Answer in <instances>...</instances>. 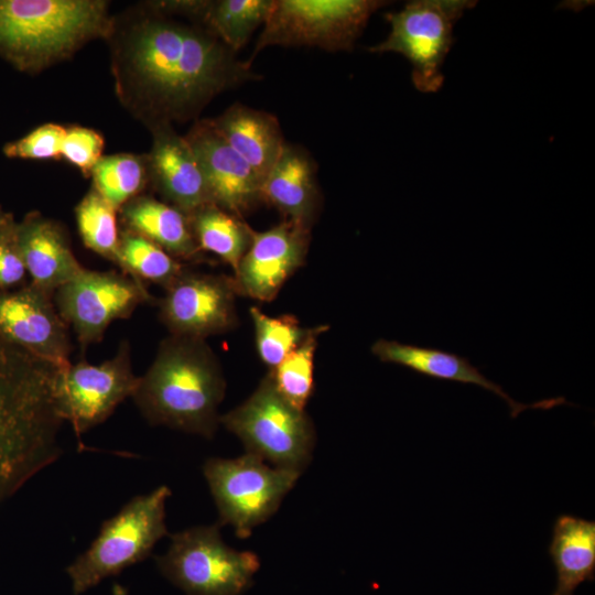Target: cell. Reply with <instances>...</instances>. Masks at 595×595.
Masks as SVG:
<instances>
[{"instance_id":"obj_22","label":"cell","mask_w":595,"mask_h":595,"mask_svg":"<svg viewBox=\"0 0 595 595\" xmlns=\"http://www.w3.org/2000/svg\"><path fill=\"white\" fill-rule=\"evenodd\" d=\"M119 210L127 229L156 244L174 258L192 260L199 255L188 216L178 208L139 195Z\"/></svg>"},{"instance_id":"obj_7","label":"cell","mask_w":595,"mask_h":595,"mask_svg":"<svg viewBox=\"0 0 595 595\" xmlns=\"http://www.w3.org/2000/svg\"><path fill=\"white\" fill-rule=\"evenodd\" d=\"M383 0H273L253 51L268 46L351 51L370 17L388 6Z\"/></svg>"},{"instance_id":"obj_6","label":"cell","mask_w":595,"mask_h":595,"mask_svg":"<svg viewBox=\"0 0 595 595\" xmlns=\"http://www.w3.org/2000/svg\"><path fill=\"white\" fill-rule=\"evenodd\" d=\"M252 454L278 468L302 474L313 457L316 435L305 412L275 389L269 372L252 394L219 418Z\"/></svg>"},{"instance_id":"obj_23","label":"cell","mask_w":595,"mask_h":595,"mask_svg":"<svg viewBox=\"0 0 595 595\" xmlns=\"http://www.w3.org/2000/svg\"><path fill=\"white\" fill-rule=\"evenodd\" d=\"M549 554L556 572L552 595H574L595 580V521L560 515L553 526Z\"/></svg>"},{"instance_id":"obj_4","label":"cell","mask_w":595,"mask_h":595,"mask_svg":"<svg viewBox=\"0 0 595 595\" xmlns=\"http://www.w3.org/2000/svg\"><path fill=\"white\" fill-rule=\"evenodd\" d=\"M113 31L101 0H0V56L36 73Z\"/></svg>"},{"instance_id":"obj_32","label":"cell","mask_w":595,"mask_h":595,"mask_svg":"<svg viewBox=\"0 0 595 595\" xmlns=\"http://www.w3.org/2000/svg\"><path fill=\"white\" fill-rule=\"evenodd\" d=\"M104 138L97 131L73 126L66 128L62 158L79 169L85 175L91 173L102 156Z\"/></svg>"},{"instance_id":"obj_3","label":"cell","mask_w":595,"mask_h":595,"mask_svg":"<svg viewBox=\"0 0 595 595\" xmlns=\"http://www.w3.org/2000/svg\"><path fill=\"white\" fill-rule=\"evenodd\" d=\"M225 390L221 367L205 339L170 334L131 398L150 424L212 439Z\"/></svg>"},{"instance_id":"obj_31","label":"cell","mask_w":595,"mask_h":595,"mask_svg":"<svg viewBox=\"0 0 595 595\" xmlns=\"http://www.w3.org/2000/svg\"><path fill=\"white\" fill-rule=\"evenodd\" d=\"M66 128L56 123L36 127L24 137L9 142L3 153L11 159L47 160L62 158Z\"/></svg>"},{"instance_id":"obj_14","label":"cell","mask_w":595,"mask_h":595,"mask_svg":"<svg viewBox=\"0 0 595 595\" xmlns=\"http://www.w3.org/2000/svg\"><path fill=\"white\" fill-rule=\"evenodd\" d=\"M54 293L33 283L0 290V336L43 359L69 363V327L57 312Z\"/></svg>"},{"instance_id":"obj_10","label":"cell","mask_w":595,"mask_h":595,"mask_svg":"<svg viewBox=\"0 0 595 595\" xmlns=\"http://www.w3.org/2000/svg\"><path fill=\"white\" fill-rule=\"evenodd\" d=\"M476 3L473 0L410 1L402 9L385 14L390 32L368 51L403 55L412 66L414 87L421 93H436L444 83L442 66L454 42V25Z\"/></svg>"},{"instance_id":"obj_16","label":"cell","mask_w":595,"mask_h":595,"mask_svg":"<svg viewBox=\"0 0 595 595\" xmlns=\"http://www.w3.org/2000/svg\"><path fill=\"white\" fill-rule=\"evenodd\" d=\"M184 137L197 159L210 203L242 218L261 202V180L212 119L196 121Z\"/></svg>"},{"instance_id":"obj_20","label":"cell","mask_w":595,"mask_h":595,"mask_svg":"<svg viewBox=\"0 0 595 595\" xmlns=\"http://www.w3.org/2000/svg\"><path fill=\"white\" fill-rule=\"evenodd\" d=\"M261 202L284 219L312 227L321 203L316 163L302 147L285 142L261 184Z\"/></svg>"},{"instance_id":"obj_30","label":"cell","mask_w":595,"mask_h":595,"mask_svg":"<svg viewBox=\"0 0 595 595\" xmlns=\"http://www.w3.org/2000/svg\"><path fill=\"white\" fill-rule=\"evenodd\" d=\"M256 345L261 360L275 368L305 338L309 329L291 315L269 316L258 307L250 309Z\"/></svg>"},{"instance_id":"obj_25","label":"cell","mask_w":595,"mask_h":595,"mask_svg":"<svg viewBox=\"0 0 595 595\" xmlns=\"http://www.w3.org/2000/svg\"><path fill=\"white\" fill-rule=\"evenodd\" d=\"M273 0L208 1L201 25L237 53L263 25Z\"/></svg>"},{"instance_id":"obj_18","label":"cell","mask_w":595,"mask_h":595,"mask_svg":"<svg viewBox=\"0 0 595 595\" xmlns=\"http://www.w3.org/2000/svg\"><path fill=\"white\" fill-rule=\"evenodd\" d=\"M151 128L150 182L167 204L188 216L210 203L197 159L185 137L177 134L171 125Z\"/></svg>"},{"instance_id":"obj_29","label":"cell","mask_w":595,"mask_h":595,"mask_svg":"<svg viewBox=\"0 0 595 595\" xmlns=\"http://www.w3.org/2000/svg\"><path fill=\"white\" fill-rule=\"evenodd\" d=\"M325 328H310L301 344L270 371L278 392L300 410H305L314 391V355Z\"/></svg>"},{"instance_id":"obj_27","label":"cell","mask_w":595,"mask_h":595,"mask_svg":"<svg viewBox=\"0 0 595 595\" xmlns=\"http://www.w3.org/2000/svg\"><path fill=\"white\" fill-rule=\"evenodd\" d=\"M90 174L93 187L119 210L150 182L149 159L131 153L101 156Z\"/></svg>"},{"instance_id":"obj_33","label":"cell","mask_w":595,"mask_h":595,"mask_svg":"<svg viewBox=\"0 0 595 595\" xmlns=\"http://www.w3.org/2000/svg\"><path fill=\"white\" fill-rule=\"evenodd\" d=\"M13 217L8 214L0 226V290H9L20 283L26 268L18 248Z\"/></svg>"},{"instance_id":"obj_17","label":"cell","mask_w":595,"mask_h":595,"mask_svg":"<svg viewBox=\"0 0 595 595\" xmlns=\"http://www.w3.org/2000/svg\"><path fill=\"white\" fill-rule=\"evenodd\" d=\"M380 361L396 364L425 377L478 386L502 399L517 418L526 409L550 410L567 403L563 397L543 399L530 404L517 402L498 383L489 380L469 359L433 347L402 344L397 340L378 339L371 348Z\"/></svg>"},{"instance_id":"obj_5","label":"cell","mask_w":595,"mask_h":595,"mask_svg":"<svg viewBox=\"0 0 595 595\" xmlns=\"http://www.w3.org/2000/svg\"><path fill=\"white\" fill-rule=\"evenodd\" d=\"M171 494L162 485L149 494L134 496L102 522L89 548L66 569L75 595L152 553L156 542L167 534L165 504Z\"/></svg>"},{"instance_id":"obj_26","label":"cell","mask_w":595,"mask_h":595,"mask_svg":"<svg viewBox=\"0 0 595 595\" xmlns=\"http://www.w3.org/2000/svg\"><path fill=\"white\" fill-rule=\"evenodd\" d=\"M120 271L138 282L150 281L166 289L182 272V263L145 237L127 228L119 231Z\"/></svg>"},{"instance_id":"obj_11","label":"cell","mask_w":595,"mask_h":595,"mask_svg":"<svg viewBox=\"0 0 595 595\" xmlns=\"http://www.w3.org/2000/svg\"><path fill=\"white\" fill-rule=\"evenodd\" d=\"M54 304L63 321L73 328L84 350L102 340L116 320L129 318L143 303L153 302L145 283L121 271L84 269L55 290Z\"/></svg>"},{"instance_id":"obj_15","label":"cell","mask_w":595,"mask_h":595,"mask_svg":"<svg viewBox=\"0 0 595 595\" xmlns=\"http://www.w3.org/2000/svg\"><path fill=\"white\" fill-rule=\"evenodd\" d=\"M310 237L311 228L288 219L264 231L252 229L251 244L235 272L237 292L273 300L304 263Z\"/></svg>"},{"instance_id":"obj_12","label":"cell","mask_w":595,"mask_h":595,"mask_svg":"<svg viewBox=\"0 0 595 595\" xmlns=\"http://www.w3.org/2000/svg\"><path fill=\"white\" fill-rule=\"evenodd\" d=\"M138 382L128 340H122L116 355L99 365L85 359L68 363L58 387L62 418L80 441L82 434L105 422L125 399L132 397Z\"/></svg>"},{"instance_id":"obj_9","label":"cell","mask_w":595,"mask_h":595,"mask_svg":"<svg viewBox=\"0 0 595 595\" xmlns=\"http://www.w3.org/2000/svg\"><path fill=\"white\" fill-rule=\"evenodd\" d=\"M203 474L217 507V523L231 526L240 539L249 538L278 511L301 475L270 466L249 453L236 458H208Z\"/></svg>"},{"instance_id":"obj_24","label":"cell","mask_w":595,"mask_h":595,"mask_svg":"<svg viewBox=\"0 0 595 595\" xmlns=\"http://www.w3.org/2000/svg\"><path fill=\"white\" fill-rule=\"evenodd\" d=\"M188 219L199 250L215 253L236 272L251 244L252 229L213 203L195 209Z\"/></svg>"},{"instance_id":"obj_2","label":"cell","mask_w":595,"mask_h":595,"mask_svg":"<svg viewBox=\"0 0 595 595\" xmlns=\"http://www.w3.org/2000/svg\"><path fill=\"white\" fill-rule=\"evenodd\" d=\"M67 364L37 357L0 336V501L62 454L58 387Z\"/></svg>"},{"instance_id":"obj_19","label":"cell","mask_w":595,"mask_h":595,"mask_svg":"<svg viewBox=\"0 0 595 595\" xmlns=\"http://www.w3.org/2000/svg\"><path fill=\"white\" fill-rule=\"evenodd\" d=\"M15 237L31 283L54 293L85 268L72 251L62 226L40 213H31L17 223Z\"/></svg>"},{"instance_id":"obj_13","label":"cell","mask_w":595,"mask_h":595,"mask_svg":"<svg viewBox=\"0 0 595 595\" xmlns=\"http://www.w3.org/2000/svg\"><path fill=\"white\" fill-rule=\"evenodd\" d=\"M236 292L227 277L183 270L165 289L160 318L171 335L206 339L236 325Z\"/></svg>"},{"instance_id":"obj_8","label":"cell","mask_w":595,"mask_h":595,"mask_svg":"<svg viewBox=\"0 0 595 595\" xmlns=\"http://www.w3.org/2000/svg\"><path fill=\"white\" fill-rule=\"evenodd\" d=\"M220 526H198L171 536L166 552L156 555L161 574L186 595H241L253 583L260 561L221 539Z\"/></svg>"},{"instance_id":"obj_1","label":"cell","mask_w":595,"mask_h":595,"mask_svg":"<svg viewBox=\"0 0 595 595\" xmlns=\"http://www.w3.org/2000/svg\"><path fill=\"white\" fill-rule=\"evenodd\" d=\"M117 45L118 91L151 125L197 117L223 91L262 79L202 25L151 13Z\"/></svg>"},{"instance_id":"obj_34","label":"cell","mask_w":595,"mask_h":595,"mask_svg":"<svg viewBox=\"0 0 595 595\" xmlns=\"http://www.w3.org/2000/svg\"><path fill=\"white\" fill-rule=\"evenodd\" d=\"M4 221V220H3ZM1 226V225H0Z\"/></svg>"},{"instance_id":"obj_28","label":"cell","mask_w":595,"mask_h":595,"mask_svg":"<svg viewBox=\"0 0 595 595\" xmlns=\"http://www.w3.org/2000/svg\"><path fill=\"white\" fill-rule=\"evenodd\" d=\"M117 209L94 187L75 207L77 228L84 245L119 267Z\"/></svg>"},{"instance_id":"obj_21","label":"cell","mask_w":595,"mask_h":595,"mask_svg":"<svg viewBox=\"0 0 595 595\" xmlns=\"http://www.w3.org/2000/svg\"><path fill=\"white\" fill-rule=\"evenodd\" d=\"M212 122L262 184L285 144L278 118L237 101Z\"/></svg>"}]
</instances>
